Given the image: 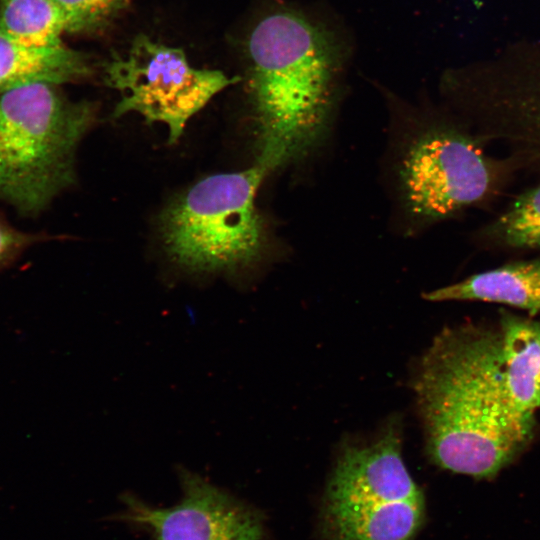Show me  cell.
Returning <instances> with one entry per match:
<instances>
[{
    "instance_id": "6da1fadb",
    "label": "cell",
    "mask_w": 540,
    "mask_h": 540,
    "mask_svg": "<svg viewBox=\"0 0 540 540\" xmlns=\"http://www.w3.org/2000/svg\"><path fill=\"white\" fill-rule=\"evenodd\" d=\"M412 388L427 455L445 470L491 478L533 438L536 425L515 413L505 389L498 329L442 330L422 355Z\"/></svg>"
},
{
    "instance_id": "7a4b0ae2",
    "label": "cell",
    "mask_w": 540,
    "mask_h": 540,
    "mask_svg": "<svg viewBox=\"0 0 540 540\" xmlns=\"http://www.w3.org/2000/svg\"><path fill=\"white\" fill-rule=\"evenodd\" d=\"M246 56L257 125L256 163L272 171L305 155L321 137L345 49L329 26L284 4L256 21Z\"/></svg>"
},
{
    "instance_id": "3957f363",
    "label": "cell",
    "mask_w": 540,
    "mask_h": 540,
    "mask_svg": "<svg viewBox=\"0 0 540 540\" xmlns=\"http://www.w3.org/2000/svg\"><path fill=\"white\" fill-rule=\"evenodd\" d=\"M49 83L0 96V198L34 215L75 180V152L91 127V103L73 102Z\"/></svg>"
},
{
    "instance_id": "277c9868",
    "label": "cell",
    "mask_w": 540,
    "mask_h": 540,
    "mask_svg": "<svg viewBox=\"0 0 540 540\" xmlns=\"http://www.w3.org/2000/svg\"><path fill=\"white\" fill-rule=\"evenodd\" d=\"M424 514L423 493L402 458L397 420L373 442L343 449L324 496L325 540H413Z\"/></svg>"
},
{
    "instance_id": "5b68a950",
    "label": "cell",
    "mask_w": 540,
    "mask_h": 540,
    "mask_svg": "<svg viewBox=\"0 0 540 540\" xmlns=\"http://www.w3.org/2000/svg\"><path fill=\"white\" fill-rule=\"evenodd\" d=\"M265 166L201 179L163 210L159 231L167 255L194 272L234 271L254 263L266 244L255 198Z\"/></svg>"
},
{
    "instance_id": "8992f818",
    "label": "cell",
    "mask_w": 540,
    "mask_h": 540,
    "mask_svg": "<svg viewBox=\"0 0 540 540\" xmlns=\"http://www.w3.org/2000/svg\"><path fill=\"white\" fill-rule=\"evenodd\" d=\"M218 70L193 68L180 48L137 35L124 55L106 64L104 80L120 92L114 117L141 114L149 123H164L168 142L181 137L188 120L225 87L238 81Z\"/></svg>"
},
{
    "instance_id": "52a82bcc",
    "label": "cell",
    "mask_w": 540,
    "mask_h": 540,
    "mask_svg": "<svg viewBox=\"0 0 540 540\" xmlns=\"http://www.w3.org/2000/svg\"><path fill=\"white\" fill-rule=\"evenodd\" d=\"M484 154L469 137L434 130L409 149L401 170L411 212L424 219L444 218L477 202L491 186Z\"/></svg>"
},
{
    "instance_id": "ba28073f",
    "label": "cell",
    "mask_w": 540,
    "mask_h": 540,
    "mask_svg": "<svg viewBox=\"0 0 540 540\" xmlns=\"http://www.w3.org/2000/svg\"><path fill=\"white\" fill-rule=\"evenodd\" d=\"M182 497L158 508L125 496L122 521L144 528L153 540H261L263 522L251 507L191 472L180 473Z\"/></svg>"
},
{
    "instance_id": "9c48e42d",
    "label": "cell",
    "mask_w": 540,
    "mask_h": 540,
    "mask_svg": "<svg viewBox=\"0 0 540 540\" xmlns=\"http://www.w3.org/2000/svg\"><path fill=\"white\" fill-rule=\"evenodd\" d=\"M498 330L511 406L521 419L536 425L540 409V322L502 313Z\"/></svg>"
},
{
    "instance_id": "30bf717a",
    "label": "cell",
    "mask_w": 540,
    "mask_h": 540,
    "mask_svg": "<svg viewBox=\"0 0 540 540\" xmlns=\"http://www.w3.org/2000/svg\"><path fill=\"white\" fill-rule=\"evenodd\" d=\"M432 302L484 301L540 312V260L520 261L474 274L460 282L425 293Z\"/></svg>"
},
{
    "instance_id": "8fae6325",
    "label": "cell",
    "mask_w": 540,
    "mask_h": 540,
    "mask_svg": "<svg viewBox=\"0 0 540 540\" xmlns=\"http://www.w3.org/2000/svg\"><path fill=\"white\" fill-rule=\"evenodd\" d=\"M87 57L63 44L36 46L0 35V92L32 83L53 85L86 76Z\"/></svg>"
},
{
    "instance_id": "7c38bea8",
    "label": "cell",
    "mask_w": 540,
    "mask_h": 540,
    "mask_svg": "<svg viewBox=\"0 0 540 540\" xmlns=\"http://www.w3.org/2000/svg\"><path fill=\"white\" fill-rule=\"evenodd\" d=\"M490 112L479 130L508 144L523 160L540 165V87L509 98Z\"/></svg>"
},
{
    "instance_id": "4fadbf2b",
    "label": "cell",
    "mask_w": 540,
    "mask_h": 540,
    "mask_svg": "<svg viewBox=\"0 0 540 540\" xmlns=\"http://www.w3.org/2000/svg\"><path fill=\"white\" fill-rule=\"evenodd\" d=\"M66 18L54 0H0V35L27 45L63 44Z\"/></svg>"
},
{
    "instance_id": "5bb4252c",
    "label": "cell",
    "mask_w": 540,
    "mask_h": 540,
    "mask_svg": "<svg viewBox=\"0 0 540 540\" xmlns=\"http://www.w3.org/2000/svg\"><path fill=\"white\" fill-rule=\"evenodd\" d=\"M507 245L540 249V185L522 194L495 224Z\"/></svg>"
},
{
    "instance_id": "9a60e30c",
    "label": "cell",
    "mask_w": 540,
    "mask_h": 540,
    "mask_svg": "<svg viewBox=\"0 0 540 540\" xmlns=\"http://www.w3.org/2000/svg\"><path fill=\"white\" fill-rule=\"evenodd\" d=\"M66 18V31L89 32L106 25L129 0H54Z\"/></svg>"
},
{
    "instance_id": "2e32d148",
    "label": "cell",
    "mask_w": 540,
    "mask_h": 540,
    "mask_svg": "<svg viewBox=\"0 0 540 540\" xmlns=\"http://www.w3.org/2000/svg\"><path fill=\"white\" fill-rule=\"evenodd\" d=\"M35 240L34 235L16 230L0 218V266L12 261Z\"/></svg>"
}]
</instances>
